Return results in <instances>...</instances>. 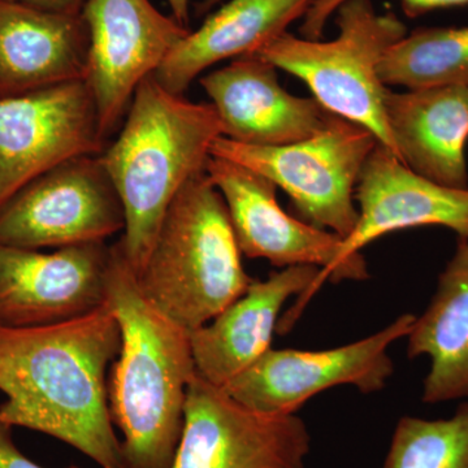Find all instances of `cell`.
<instances>
[{"mask_svg":"<svg viewBox=\"0 0 468 468\" xmlns=\"http://www.w3.org/2000/svg\"><path fill=\"white\" fill-rule=\"evenodd\" d=\"M171 7L172 17L178 24L189 27V0H167Z\"/></svg>","mask_w":468,"mask_h":468,"instance_id":"cell-26","label":"cell"},{"mask_svg":"<svg viewBox=\"0 0 468 468\" xmlns=\"http://www.w3.org/2000/svg\"><path fill=\"white\" fill-rule=\"evenodd\" d=\"M68 468H80V467L72 466V467H68Z\"/></svg>","mask_w":468,"mask_h":468,"instance_id":"cell-28","label":"cell"},{"mask_svg":"<svg viewBox=\"0 0 468 468\" xmlns=\"http://www.w3.org/2000/svg\"><path fill=\"white\" fill-rule=\"evenodd\" d=\"M359 218L343 239L332 282H365L368 268L360 250L385 234L411 228H448L468 239V189H454L415 174L378 144L356 187Z\"/></svg>","mask_w":468,"mask_h":468,"instance_id":"cell-13","label":"cell"},{"mask_svg":"<svg viewBox=\"0 0 468 468\" xmlns=\"http://www.w3.org/2000/svg\"><path fill=\"white\" fill-rule=\"evenodd\" d=\"M206 175L223 197L243 255L266 260L279 268H319L309 291L300 295L292 310L280 319L277 331L286 334L315 292L332 280L343 239L286 214L277 202L276 185L250 168L211 155Z\"/></svg>","mask_w":468,"mask_h":468,"instance_id":"cell-11","label":"cell"},{"mask_svg":"<svg viewBox=\"0 0 468 468\" xmlns=\"http://www.w3.org/2000/svg\"><path fill=\"white\" fill-rule=\"evenodd\" d=\"M107 304L119 322L122 349L109 377L113 426L122 433L125 468H171L197 375L190 332L144 298L119 243L107 273Z\"/></svg>","mask_w":468,"mask_h":468,"instance_id":"cell-2","label":"cell"},{"mask_svg":"<svg viewBox=\"0 0 468 468\" xmlns=\"http://www.w3.org/2000/svg\"><path fill=\"white\" fill-rule=\"evenodd\" d=\"M408 356L430 359L424 403L468 401V239H458L427 309L415 319Z\"/></svg>","mask_w":468,"mask_h":468,"instance_id":"cell-20","label":"cell"},{"mask_svg":"<svg viewBox=\"0 0 468 468\" xmlns=\"http://www.w3.org/2000/svg\"><path fill=\"white\" fill-rule=\"evenodd\" d=\"M378 144L367 129L337 116L322 133L284 146L218 137L211 155L264 176L288 194L302 220L345 239L358 221L356 187Z\"/></svg>","mask_w":468,"mask_h":468,"instance_id":"cell-6","label":"cell"},{"mask_svg":"<svg viewBox=\"0 0 468 468\" xmlns=\"http://www.w3.org/2000/svg\"><path fill=\"white\" fill-rule=\"evenodd\" d=\"M125 211L100 155L67 160L0 203V245L41 250L106 242Z\"/></svg>","mask_w":468,"mask_h":468,"instance_id":"cell-7","label":"cell"},{"mask_svg":"<svg viewBox=\"0 0 468 468\" xmlns=\"http://www.w3.org/2000/svg\"><path fill=\"white\" fill-rule=\"evenodd\" d=\"M88 69L101 131L109 138L124 120L138 86L154 75L189 34V27L165 16L150 0H86Z\"/></svg>","mask_w":468,"mask_h":468,"instance_id":"cell-12","label":"cell"},{"mask_svg":"<svg viewBox=\"0 0 468 468\" xmlns=\"http://www.w3.org/2000/svg\"><path fill=\"white\" fill-rule=\"evenodd\" d=\"M311 0H229L178 43L154 79L184 95L203 70L226 58L257 54L303 17Z\"/></svg>","mask_w":468,"mask_h":468,"instance_id":"cell-19","label":"cell"},{"mask_svg":"<svg viewBox=\"0 0 468 468\" xmlns=\"http://www.w3.org/2000/svg\"><path fill=\"white\" fill-rule=\"evenodd\" d=\"M122 331L109 304L58 324L0 325V418L68 443L101 468H125L109 405Z\"/></svg>","mask_w":468,"mask_h":468,"instance_id":"cell-1","label":"cell"},{"mask_svg":"<svg viewBox=\"0 0 468 468\" xmlns=\"http://www.w3.org/2000/svg\"><path fill=\"white\" fill-rule=\"evenodd\" d=\"M86 0H0V3L24 5L41 11L58 12V14H81Z\"/></svg>","mask_w":468,"mask_h":468,"instance_id":"cell-25","label":"cell"},{"mask_svg":"<svg viewBox=\"0 0 468 468\" xmlns=\"http://www.w3.org/2000/svg\"><path fill=\"white\" fill-rule=\"evenodd\" d=\"M345 0H311L303 16L300 32L306 39H320L329 17ZM402 9L409 17L415 18L428 12L468 5V0H401Z\"/></svg>","mask_w":468,"mask_h":468,"instance_id":"cell-23","label":"cell"},{"mask_svg":"<svg viewBox=\"0 0 468 468\" xmlns=\"http://www.w3.org/2000/svg\"><path fill=\"white\" fill-rule=\"evenodd\" d=\"M381 468H468V401L451 418L399 419Z\"/></svg>","mask_w":468,"mask_h":468,"instance_id":"cell-22","label":"cell"},{"mask_svg":"<svg viewBox=\"0 0 468 468\" xmlns=\"http://www.w3.org/2000/svg\"><path fill=\"white\" fill-rule=\"evenodd\" d=\"M111 258L106 242L52 252L0 245V325L58 324L101 309Z\"/></svg>","mask_w":468,"mask_h":468,"instance_id":"cell-14","label":"cell"},{"mask_svg":"<svg viewBox=\"0 0 468 468\" xmlns=\"http://www.w3.org/2000/svg\"><path fill=\"white\" fill-rule=\"evenodd\" d=\"M319 268L292 266L252 280L237 298L207 324L190 332L197 374L224 388L271 349L286 302L309 291Z\"/></svg>","mask_w":468,"mask_h":468,"instance_id":"cell-16","label":"cell"},{"mask_svg":"<svg viewBox=\"0 0 468 468\" xmlns=\"http://www.w3.org/2000/svg\"><path fill=\"white\" fill-rule=\"evenodd\" d=\"M310 451L300 417L254 411L197 374L171 468H306Z\"/></svg>","mask_w":468,"mask_h":468,"instance_id":"cell-9","label":"cell"},{"mask_svg":"<svg viewBox=\"0 0 468 468\" xmlns=\"http://www.w3.org/2000/svg\"><path fill=\"white\" fill-rule=\"evenodd\" d=\"M415 319L403 314L377 334L335 349L271 347L223 389L246 408L270 415L295 414L313 397L343 385L363 394L380 392L394 372L390 346L408 337Z\"/></svg>","mask_w":468,"mask_h":468,"instance_id":"cell-8","label":"cell"},{"mask_svg":"<svg viewBox=\"0 0 468 468\" xmlns=\"http://www.w3.org/2000/svg\"><path fill=\"white\" fill-rule=\"evenodd\" d=\"M220 2L221 0H202V2L197 5V14H198L199 16H202V15L207 14L209 9L214 8L215 5Z\"/></svg>","mask_w":468,"mask_h":468,"instance_id":"cell-27","label":"cell"},{"mask_svg":"<svg viewBox=\"0 0 468 468\" xmlns=\"http://www.w3.org/2000/svg\"><path fill=\"white\" fill-rule=\"evenodd\" d=\"M399 160L428 180L468 189V84L385 92Z\"/></svg>","mask_w":468,"mask_h":468,"instance_id":"cell-17","label":"cell"},{"mask_svg":"<svg viewBox=\"0 0 468 468\" xmlns=\"http://www.w3.org/2000/svg\"><path fill=\"white\" fill-rule=\"evenodd\" d=\"M335 14L338 36L334 41L285 32L257 55L298 77L329 112L367 129L399 159L385 115L388 88L378 66L408 27L393 12L378 14L372 0H345Z\"/></svg>","mask_w":468,"mask_h":468,"instance_id":"cell-5","label":"cell"},{"mask_svg":"<svg viewBox=\"0 0 468 468\" xmlns=\"http://www.w3.org/2000/svg\"><path fill=\"white\" fill-rule=\"evenodd\" d=\"M241 255L223 197L205 172L176 196L135 279L155 309L192 332L251 284Z\"/></svg>","mask_w":468,"mask_h":468,"instance_id":"cell-4","label":"cell"},{"mask_svg":"<svg viewBox=\"0 0 468 468\" xmlns=\"http://www.w3.org/2000/svg\"><path fill=\"white\" fill-rule=\"evenodd\" d=\"M202 88L220 117L223 137L251 146H284L322 133L335 115L315 98L289 94L277 68L257 54L201 79Z\"/></svg>","mask_w":468,"mask_h":468,"instance_id":"cell-15","label":"cell"},{"mask_svg":"<svg viewBox=\"0 0 468 468\" xmlns=\"http://www.w3.org/2000/svg\"><path fill=\"white\" fill-rule=\"evenodd\" d=\"M85 80L0 97V203L67 160L106 149Z\"/></svg>","mask_w":468,"mask_h":468,"instance_id":"cell-10","label":"cell"},{"mask_svg":"<svg viewBox=\"0 0 468 468\" xmlns=\"http://www.w3.org/2000/svg\"><path fill=\"white\" fill-rule=\"evenodd\" d=\"M12 428L0 418V468H43L18 451L12 439Z\"/></svg>","mask_w":468,"mask_h":468,"instance_id":"cell-24","label":"cell"},{"mask_svg":"<svg viewBox=\"0 0 468 468\" xmlns=\"http://www.w3.org/2000/svg\"><path fill=\"white\" fill-rule=\"evenodd\" d=\"M223 137L211 103L165 90L151 75L138 86L122 132L101 154L125 211L119 246L138 275L176 196L205 174L212 144Z\"/></svg>","mask_w":468,"mask_h":468,"instance_id":"cell-3","label":"cell"},{"mask_svg":"<svg viewBox=\"0 0 468 468\" xmlns=\"http://www.w3.org/2000/svg\"><path fill=\"white\" fill-rule=\"evenodd\" d=\"M385 86L408 90L468 84V27H419L387 51L378 66Z\"/></svg>","mask_w":468,"mask_h":468,"instance_id":"cell-21","label":"cell"},{"mask_svg":"<svg viewBox=\"0 0 468 468\" xmlns=\"http://www.w3.org/2000/svg\"><path fill=\"white\" fill-rule=\"evenodd\" d=\"M89 48L81 14L0 3V97L85 80Z\"/></svg>","mask_w":468,"mask_h":468,"instance_id":"cell-18","label":"cell"}]
</instances>
